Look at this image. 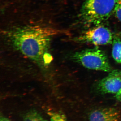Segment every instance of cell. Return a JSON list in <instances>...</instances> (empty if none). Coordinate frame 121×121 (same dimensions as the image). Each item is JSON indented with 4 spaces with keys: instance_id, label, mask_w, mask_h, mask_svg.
I'll return each instance as SVG.
<instances>
[{
    "instance_id": "6da1fadb",
    "label": "cell",
    "mask_w": 121,
    "mask_h": 121,
    "mask_svg": "<svg viewBox=\"0 0 121 121\" xmlns=\"http://www.w3.org/2000/svg\"><path fill=\"white\" fill-rule=\"evenodd\" d=\"M59 32L46 26L27 25L8 31L6 35L17 51L30 59L40 62L44 60L52 37Z\"/></svg>"
},
{
    "instance_id": "7a4b0ae2",
    "label": "cell",
    "mask_w": 121,
    "mask_h": 121,
    "mask_svg": "<svg viewBox=\"0 0 121 121\" xmlns=\"http://www.w3.org/2000/svg\"><path fill=\"white\" fill-rule=\"evenodd\" d=\"M115 0H84L79 17L86 27L102 25L113 13Z\"/></svg>"
},
{
    "instance_id": "3957f363",
    "label": "cell",
    "mask_w": 121,
    "mask_h": 121,
    "mask_svg": "<svg viewBox=\"0 0 121 121\" xmlns=\"http://www.w3.org/2000/svg\"><path fill=\"white\" fill-rule=\"evenodd\" d=\"M73 59L88 69L110 72L111 68L105 53L97 48L75 52Z\"/></svg>"
},
{
    "instance_id": "277c9868",
    "label": "cell",
    "mask_w": 121,
    "mask_h": 121,
    "mask_svg": "<svg viewBox=\"0 0 121 121\" xmlns=\"http://www.w3.org/2000/svg\"><path fill=\"white\" fill-rule=\"evenodd\" d=\"M114 37L109 29L100 25L89 28L76 38V40L98 46L112 43Z\"/></svg>"
},
{
    "instance_id": "5b68a950",
    "label": "cell",
    "mask_w": 121,
    "mask_h": 121,
    "mask_svg": "<svg viewBox=\"0 0 121 121\" xmlns=\"http://www.w3.org/2000/svg\"><path fill=\"white\" fill-rule=\"evenodd\" d=\"M121 73H111L103 79L98 84V90L106 94H117L121 89Z\"/></svg>"
},
{
    "instance_id": "8992f818",
    "label": "cell",
    "mask_w": 121,
    "mask_h": 121,
    "mask_svg": "<svg viewBox=\"0 0 121 121\" xmlns=\"http://www.w3.org/2000/svg\"><path fill=\"white\" fill-rule=\"evenodd\" d=\"M89 121H121V113L112 107L99 108L91 111Z\"/></svg>"
},
{
    "instance_id": "52a82bcc",
    "label": "cell",
    "mask_w": 121,
    "mask_h": 121,
    "mask_svg": "<svg viewBox=\"0 0 121 121\" xmlns=\"http://www.w3.org/2000/svg\"><path fill=\"white\" fill-rule=\"evenodd\" d=\"M112 56L117 63H121V40L118 37H114L113 41Z\"/></svg>"
},
{
    "instance_id": "ba28073f",
    "label": "cell",
    "mask_w": 121,
    "mask_h": 121,
    "mask_svg": "<svg viewBox=\"0 0 121 121\" xmlns=\"http://www.w3.org/2000/svg\"><path fill=\"white\" fill-rule=\"evenodd\" d=\"M23 119V121H47L39 113L33 110L25 113Z\"/></svg>"
},
{
    "instance_id": "9c48e42d",
    "label": "cell",
    "mask_w": 121,
    "mask_h": 121,
    "mask_svg": "<svg viewBox=\"0 0 121 121\" xmlns=\"http://www.w3.org/2000/svg\"><path fill=\"white\" fill-rule=\"evenodd\" d=\"M48 113L50 121H68L65 115L60 112L51 111Z\"/></svg>"
},
{
    "instance_id": "30bf717a",
    "label": "cell",
    "mask_w": 121,
    "mask_h": 121,
    "mask_svg": "<svg viewBox=\"0 0 121 121\" xmlns=\"http://www.w3.org/2000/svg\"><path fill=\"white\" fill-rule=\"evenodd\" d=\"M113 13L115 17L121 23V0H115Z\"/></svg>"
},
{
    "instance_id": "8fae6325",
    "label": "cell",
    "mask_w": 121,
    "mask_h": 121,
    "mask_svg": "<svg viewBox=\"0 0 121 121\" xmlns=\"http://www.w3.org/2000/svg\"><path fill=\"white\" fill-rule=\"evenodd\" d=\"M115 98L117 100L121 102V89L116 94Z\"/></svg>"
},
{
    "instance_id": "7c38bea8",
    "label": "cell",
    "mask_w": 121,
    "mask_h": 121,
    "mask_svg": "<svg viewBox=\"0 0 121 121\" xmlns=\"http://www.w3.org/2000/svg\"><path fill=\"white\" fill-rule=\"evenodd\" d=\"M0 121H12L8 118L4 117H0Z\"/></svg>"
}]
</instances>
